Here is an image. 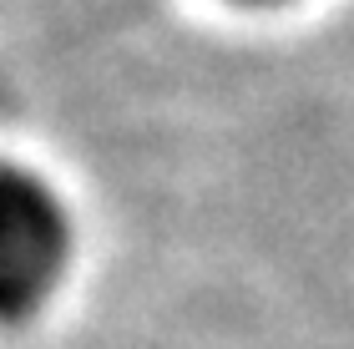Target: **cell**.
I'll use <instances>...</instances> for the list:
<instances>
[{
  "label": "cell",
  "instance_id": "7a4b0ae2",
  "mask_svg": "<svg viewBox=\"0 0 354 349\" xmlns=\"http://www.w3.org/2000/svg\"><path fill=\"white\" fill-rule=\"evenodd\" d=\"M248 6H279V0H248Z\"/></svg>",
  "mask_w": 354,
  "mask_h": 349
},
{
  "label": "cell",
  "instance_id": "6da1fadb",
  "mask_svg": "<svg viewBox=\"0 0 354 349\" xmlns=\"http://www.w3.org/2000/svg\"><path fill=\"white\" fill-rule=\"evenodd\" d=\"M71 253V223L61 198L36 172L6 167L0 182V309L6 319H26L46 304Z\"/></svg>",
  "mask_w": 354,
  "mask_h": 349
}]
</instances>
